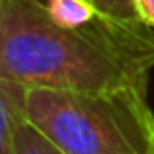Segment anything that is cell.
<instances>
[{
    "label": "cell",
    "mask_w": 154,
    "mask_h": 154,
    "mask_svg": "<svg viewBox=\"0 0 154 154\" xmlns=\"http://www.w3.org/2000/svg\"><path fill=\"white\" fill-rule=\"evenodd\" d=\"M154 27L98 14L63 27L43 0H0V80L57 90L148 88Z\"/></svg>",
    "instance_id": "obj_1"
},
{
    "label": "cell",
    "mask_w": 154,
    "mask_h": 154,
    "mask_svg": "<svg viewBox=\"0 0 154 154\" xmlns=\"http://www.w3.org/2000/svg\"><path fill=\"white\" fill-rule=\"evenodd\" d=\"M22 111L63 154H154V113L143 88L31 86L23 90Z\"/></svg>",
    "instance_id": "obj_2"
},
{
    "label": "cell",
    "mask_w": 154,
    "mask_h": 154,
    "mask_svg": "<svg viewBox=\"0 0 154 154\" xmlns=\"http://www.w3.org/2000/svg\"><path fill=\"white\" fill-rule=\"evenodd\" d=\"M26 86L0 80V154H16V127L23 119L22 102Z\"/></svg>",
    "instance_id": "obj_3"
},
{
    "label": "cell",
    "mask_w": 154,
    "mask_h": 154,
    "mask_svg": "<svg viewBox=\"0 0 154 154\" xmlns=\"http://www.w3.org/2000/svg\"><path fill=\"white\" fill-rule=\"evenodd\" d=\"M47 12L63 27H76L92 22L100 14L88 0H47Z\"/></svg>",
    "instance_id": "obj_4"
},
{
    "label": "cell",
    "mask_w": 154,
    "mask_h": 154,
    "mask_svg": "<svg viewBox=\"0 0 154 154\" xmlns=\"http://www.w3.org/2000/svg\"><path fill=\"white\" fill-rule=\"evenodd\" d=\"M14 143H16V154H63L33 125L27 123L26 117L16 127Z\"/></svg>",
    "instance_id": "obj_5"
},
{
    "label": "cell",
    "mask_w": 154,
    "mask_h": 154,
    "mask_svg": "<svg viewBox=\"0 0 154 154\" xmlns=\"http://www.w3.org/2000/svg\"><path fill=\"white\" fill-rule=\"evenodd\" d=\"M100 14L103 16H111V18H137L135 8H133L131 0H88Z\"/></svg>",
    "instance_id": "obj_6"
},
{
    "label": "cell",
    "mask_w": 154,
    "mask_h": 154,
    "mask_svg": "<svg viewBox=\"0 0 154 154\" xmlns=\"http://www.w3.org/2000/svg\"><path fill=\"white\" fill-rule=\"evenodd\" d=\"M135 14L140 22L154 27V0H131Z\"/></svg>",
    "instance_id": "obj_7"
}]
</instances>
